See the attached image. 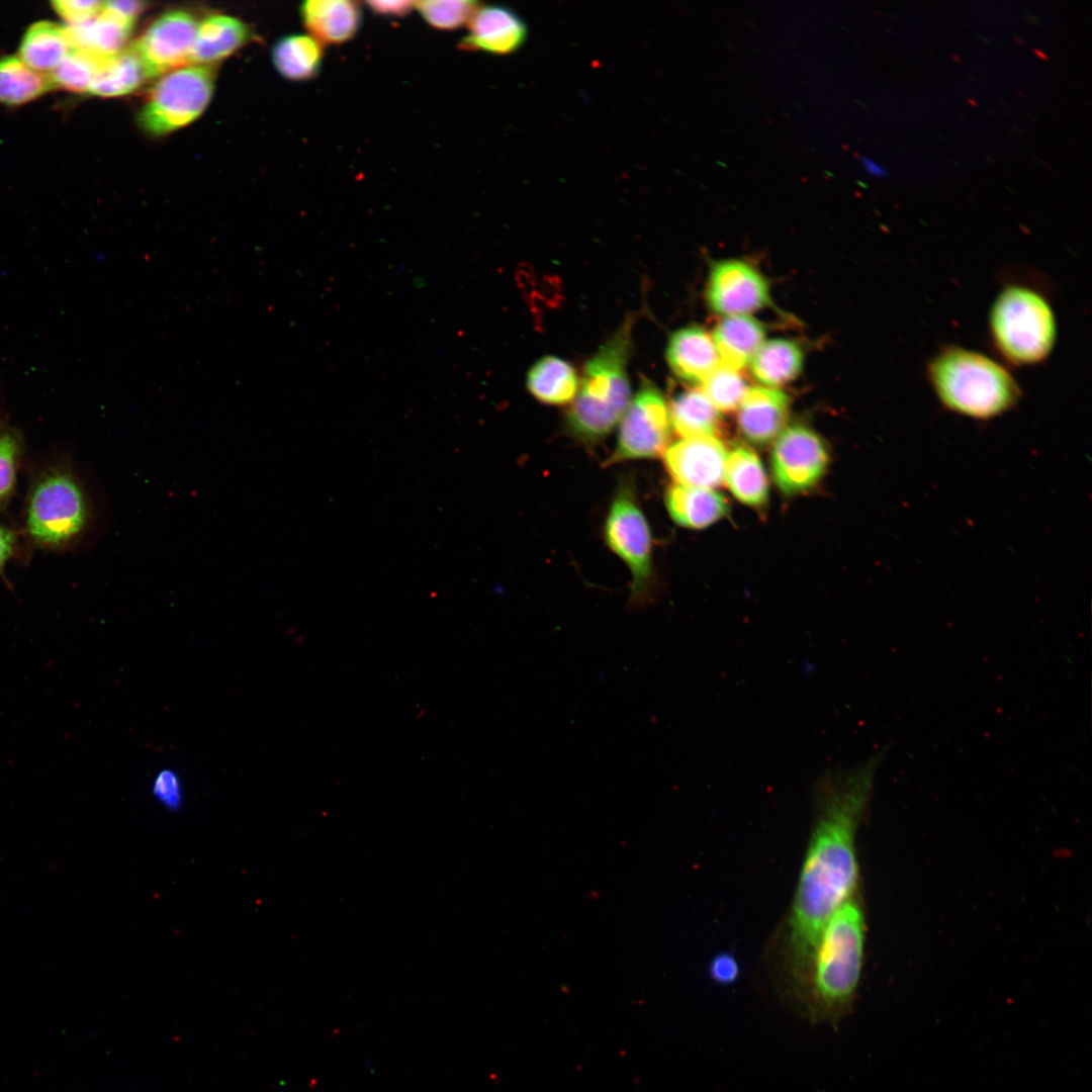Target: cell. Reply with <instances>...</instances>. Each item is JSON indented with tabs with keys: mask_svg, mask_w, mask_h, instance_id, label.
<instances>
[{
	"mask_svg": "<svg viewBox=\"0 0 1092 1092\" xmlns=\"http://www.w3.org/2000/svg\"><path fill=\"white\" fill-rule=\"evenodd\" d=\"M828 462L824 441L806 426H789L775 440L771 470L777 485L787 494L814 486L824 475Z\"/></svg>",
	"mask_w": 1092,
	"mask_h": 1092,
	"instance_id": "obj_10",
	"label": "cell"
},
{
	"mask_svg": "<svg viewBox=\"0 0 1092 1092\" xmlns=\"http://www.w3.org/2000/svg\"><path fill=\"white\" fill-rule=\"evenodd\" d=\"M754 379L776 388L796 378L803 366L800 347L787 339L764 341L750 361Z\"/></svg>",
	"mask_w": 1092,
	"mask_h": 1092,
	"instance_id": "obj_25",
	"label": "cell"
},
{
	"mask_svg": "<svg viewBox=\"0 0 1092 1092\" xmlns=\"http://www.w3.org/2000/svg\"><path fill=\"white\" fill-rule=\"evenodd\" d=\"M604 538L630 571L629 607H647L653 598L652 535L630 477L622 478L616 487L604 523Z\"/></svg>",
	"mask_w": 1092,
	"mask_h": 1092,
	"instance_id": "obj_7",
	"label": "cell"
},
{
	"mask_svg": "<svg viewBox=\"0 0 1092 1092\" xmlns=\"http://www.w3.org/2000/svg\"><path fill=\"white\" fill-rule=\"evenodd\" d=\"M103 59L72 49L49 75L57 88L76 93L89 92L91 83Z\"/></svg>",
	"mask_w": 1092,
	"mask_h": 1092,
	"instance_id": "obj_30",
	"label": "cell"
},
{
	"mask_svg": "<svg viewBox=\"0 0 1092 1092\" xmlns=\"http://www.w3.org/2000/svg\"><path fill=\"white\" fill-rule=\"evenodd\" d=\"M860 162H861L863 168L870 174H872V175H874L876 177H885V176H887L886 170L883 169L882 167H880L876 162L872 161L871 159H869L867 157H861Z\"/></svg>",
	"mask_w": 1092,
	"mask_h": 1092,
	"instance_id": "obj_40",
	"label": "cell"
},
{
	"mask_svg": "<svg viewBox=\"0 0 1092 1092\" xmlns=\"http://www.w3.org/2000/svg\"><path fill=\"white\" fill-rule=\"evenodd\" d=\"M706 295L710 307L724 316L748 315L769 302L763 276L739 260H725L713 266Z\"/></svg>",
	"mask_w": 1092,
	"mask_h": 1092,
	"instance_id": "obj_12",
	"label": "cell"
},
{
	"mask_svg": "<svg viewBox=\"0 0 1092 1092\" xmlns=\"http://www.w3.org/2000/svg\"><path fill=\"white\" fill-rule=\"evenodd\" d=\"M719 413L701 389L685 391L669 406L671 429L681 439L718 437Z\"/></svg>",
	"mask_w": 1092,
	"mask_h": 1092,
	"instance_id": "obj_26",
	"label": "cell"
},
{
	"mask_svg": "<svg viewBox=\"0 0 1092 1092\" xmlns=\"http://www.w3.org/2000/svg\"><path fill=\"white\" fill-rule=\"evenodd\" d=\"M323 58V44L310 34L283 36L272 49V61L276 71L291 81H305L315 77L321 70Z\"/></svg>",
	"mask_w": 1092,
	"mask_h": 1092,
	"instance_id": "obj_27",
	"label": "cell"
},
{
	"mask_svg": "<svg viewBox=\"0 0 1092 1092\" xmlns=\"http://www.w3.org/2000/svg\"><path fill=\"white\" fill-rule=\"evenodd\" d=\"M670 431L669 406L662 392L643 379L620 421L617 442L606 465L660 456L668 446Z\"/></svg>",
	"mask_w": 1092,
	"mask_h": 1092,
	"instance_id": "obj_9",
	"label": "cell"
},
{
	"mask_svg": "<svg viewBox=\"0 0 1092 1092\" xmlns=\"http://www.w3.org/2000/svg\"><path fill=\"white\" fill-rule=\"evenodd\" d=\"M304 26L323 43H342L357 33L362 10L350 0H307L299 8Z\"/></svg>",
	"mask_w": 1092,
	"mask_h": 1092,
	"instance_id": "obj_17",
	"label": "cell"
},
{
	"mask_svg": "<svg viewBox=\"0 0 1092 1092\" xmlns=\"http://www.w3.org/2000/svg\"><path fill=\"white\" fill-rule=\"evenodd\" d=\"M198 22L186 10H169L150 23L130 49L149 78L188 66Z\"/></svg>",
	"mask_w": 1092,
	"mask_h": 1092,
	"instance_id": "obj_11",
	"label": "cell"
},
{
	"mask_svg": "<svg viewBox=\"0 0 1092 1092\" xmlns=\"http://www.w3.org/2000/svg\"><path fill=\"white\" fill-rule=\"evenodd\" d=\"M52 6L68 25H76L99 14L103 1L57 0L52 2Z\"/></svg>",
	"mask_w": 1092,
	"mask_h": 1092,
	"instance_id": "obj_35",
	"label": "cell"
},
{
	"mask_svg": "<svg viewBox=\"0 0 1092 1092\" xmlns=\"http://www.w3.org/2000/svg\"><path fill=\"white\" fill-rule=\"evenodd\" d=\"M708 974L718 985H732L739 978L740 966L734 954L728 951L719 952L711 959Z\"/></svg>",
	"mask_w": 1092,
	"mask_h": 1092,
	"instance_id": "obj_36",
	"label": "cell"
},
{
	"mask_svg": "<svg viewBox=\"0 0 1092 1092\" xmlns=\"http://www.w3.org/2000/svg\"><path fill=\"white\" fill-rule=\"evenodd\" d=\"M988 334L1005 364L1024 367L1044 362L1058 337L1050 299L1031 283H1005L990 307Z\"/></svg>",
	"mask_w": 1092,
	"mask_h": 1092,
	"instance_id": "obj_6",
	"label": "cell"
},
{
	"mask_svg": "<svg viewBox=\"0 0 1092 1092\" xmlns=\"http://www.w3.org/2000/svg\"><path fill=\"white\" fill-rule=\"evenodd\" d=\"M742 504L760 508L768 498V481L758 455L748 446L734 445L726 457L724 481Z\"/></svg>",
	"mask_w": 1092,
	"mask_h": 1092,
	"instance_id": "obj_21",
	"label": "cell"
},
{
	"mask_svg": "<svg viewBox=\"0 0 1092 1092\" xmlns=\"http://www.w3.org/2000/svg\"><path fill=\"white\" fill-rule=\"evenodd\" d=\"M152 793L155 800L169 811H177L182 807V783L179 775L172 768L159 770L153 782Z\"/></svg>",
	"mask_w": 1092,
	"mask_h": 1092,
	"instance_id": "obj_34",
	"label": "cell"
},
{
	"mask_svg": "<svg viewBox=\"0 0 1092 1092\" xmlns=\"http://www.w3.org/2000/svg\"><path fill=\"white\" fill-rule=\"evenodd\" d=\"M149 78L143 64L130 49L104 58L94 76L89 92L100 97H118L136 90Z\"/></svg>",
	"mask_w": 1092,
	"mask_h": 1092,
	"instance_id": "obj_28",
	"label": "cell"
},
{
	"mask_svg": "<svg viewBox=\"0 0 1092 1092\" xmlns=\"http://www.w3.org/2000/svg\"><path fill=\"white\" fill-rule=\"evenodd\" d=\"M790 400L782 390L756 386L748 388L737 407V425L742 436L755 445H766L785 429Z\"/></svg>",
	"mask_w": 1092,
	"mask_h": 1092,
	"instance_id": "obj_15",
	"label": "cell"
},
{
	"mask_svg": "<svg viewBox=\"0 0 1092 1092\" xmlns=\"http://www.w3.org/2000/svg\"><path fill=\"white\" fill-rule=\"evenodd\" d=\"M415 8L431 26L451 30L468 23L479 4L470 0H429L415 2Z\"/></svg>",
	"mask_w": 1092,
	"mask_h": 1092,
	"instance_id": "obj_33",
	"label": "cell"
},
{
	"mask_svg": "<svg viewBox=\"0 0 1092 1092\" xmlns=\"http://www.w3.org/2000/svg\"><path fill=\"white\" fill-rule=\"evenodd\" d=\"M56 88L50 75L25 65L18 56L0 59V103L21 105Z\"/></svg>",
	"mask_w": 1092,
	"mask_h": 1092,
	"instance_id": "obj_29",
	"label": "cell"
},
{
	"mask_svg": "<svg viewBox=\"0 0 1092 1092\" xmlns=\"http://www.w3.org/2000/svg\"><path fill=\"white\" fill-rule=\"evenodd\" d=\"M764 337L763 326L749 315L724 316L712 335L720 364L737 371L750 363Z\"/></svg>",
	"mask_w": 1092,
	"mask_h": 1092,
	"instance_id": "obj_20",
	"label": "cell"
},
{
	"mask_svg": "<svg viewBox=\"0 0 1092 1092\" xmlns=\"http://www.w3.org/2000/svg\"><path fill=\"white\" fill-rule=\"evenodd\" d=\"M925 377L946 412L980 422L1009 413L1022 396L1004 363L956 345L944 346L930 357Z\"/></svg>",
	"mask_w": 1092,
	"mask_h": 1092,
	"instance_id": "obj_3",
	"label": "cell"
},
{
	"mask_svg": "<svg viewBox=\"0 0 1092 1092\" xmlns=\"http://www.w3.org/2000/svg\"><path fill=\"white\" fill-rule=\"evenodd\" d=\"M21 533L0 524V576L5 579L7 565L16 559L21 550Z\"/></svg>",
	"mask_w": 1092,
	"mask_h": 1092,
	"instance_id": "obj_37",
	"label": "cell"
},
{
	"mask_svg": "<svg viewBox=\"0 0 1092 1092\" xmlns=\"http://www.w3.org/2000/svg\"><path fill=\"white\" fill-rule=\"evenodd\" d=\"M369 7L378 14L385 16H403L415 6L411 1H369Z\"/></svg>",
	"mask_w": 1092,
	"mask_h": 1092,
	"instance_id": "obj_39",
	"label": "cell"
},
{
	"mask_svg": "<svg viewBox=\"0 0 1092 1092\" xmlns=\"http://www.w3.org/2000/svg\"><path fill=\"white\" fill-rule=\"evenodd\" d=\"M864 933V915L855 895L831 915L821 931L804 991L794 1006L803 1018L837 1028L851 1011Z\"/></svg>",
	"mask_w": 1092,
	"mask_h": 1092,
	"instance_id": "obj_2",
	"label": "cell"
},
{
	"mask_svg": "<svg viewBox=\"0 0 1092 1092\" xmlns=\"http://www.w3.org/2000/svg\"><path fill=\"white\" fill-rule=\"evenodd\" d=\"M529 392L540 402L564 405L572 402L579 379L574 367L556 356H545L529 369L526 379Z\"/></svg>",
	"mask_w": 1092,
	"mask_h": 1092,
	"instance_id": "obj_22",
	"label": "cell"
},
{
	"mask_svg": "<svg viewBox=\"0 0 1092 1092\" xmlns=\"http://www.w3.org/2000/svg\"><path fill=\"white\" fill-rule=\"evenodd\" d=\"M23 454V439L12 427H0V510L11 500L17 487Z\"/></svg>",
	"mask_w": 1092,
	"mask_h": 1092,
	"instance_id": "obj_32",
	"label": "cell"
},
{
	"mask_svg": "<svg viewBox=\"0 0 1092 1092\" xmlns=\"http://www.w3.org/2000/svg\"><path fill=\"white\" fill-rule=\"evenodd\" d=\"M727 452L718 437H703L677 440L662 455L675 483L714 489L724 481Z\"/></svg>",
	"mask_w": 1092,
	"mask_h": 1092,
	"instance_id": "obj_13",
	"label": "cell"
},
{
	"mask_svg": "<svg viewBox=\"0 0 1092 1092\" xmlns=\"http://www.w3.org/2000/svg\"><path fill=\"white\" fill-rule=\"evenodd\" d=\"M71 50L65 26L40 20L32 23L24 32L18 58L34 71L50 74Z\"/></svg>",
	"mask_w": 1092,
	"mask_h": 1092,
	"instance_id": "obj_24",
	"label": "cell"
},
{
	"mask_svg": "<svg viewBox=\"0 0 1092 1092\" xmlns=\"http://www.w3.org/2000/svg\"><path fill=\"white\" fill-rule=\"evenodd\" d=\"M251 38V31L241 19L212 14L198 23L190 64L208 66L220 61Z\"/></svg>",
	"mask_w": 1092,
	"mask_h": 1092,
	"instance_id": "obj_19",
	"label": "cell"
},
{
	"mask_svg": "<svg viewBox=\"0 0 1092 1092\" xmlns=\"http://www.w3.org/2000/svg\"><path fill=\"white\" fill-rule=\"evenodd\" d=\"M633 323L627 317L585 362L577 393L566 412V433L585 447L596 446L612 433L631 400L627 365Z\"/></svg>",
	"mask_w": 1092,
	"mask_h": 1092,
	"instance_id": "obj_4",
	"label": "cell"
},
{
	"mask_svg": "<svg viewBox=\"0 0 1092 1092\" xmlns=\"http://www.w3.org/2000/svg\"><path fill=\"white\" fill-rule=\"evenodd\" d=\"M524 20L511 8L503 5L479 7L468 22V32L460 48L494 55H509L520 49L527 38Z\"/></svg>",
	"mask_w": 1092,
	"mask_h": 1092,
	"instance_id": "obj_14",
	"label": "cell"
},
{
	"mask_svg": "<svg viewBox=\"0 0 1092 1092\" xmlns=\"http://www.w3.org/2000/svg\"><path fill=\"white\" fill-rule=\"evenodd\" d=\"M147 4L142 1H106L102 9L121 22L133 27Z\"/></svg>",
	"mask_w": 1092,
	"mask_h": 1092,
	"instance_id": "obj_38",
	"label": "cell"
},
{
	"mask_svg": "<svg viewBox=\"0 0 1092 1092\" xmlns=\"http://www.w3.org/2000/svg\"><path fill=\"white\" fill-rule=\"evenodd\" d=\"M65 29L72 49L107 58L125 49L132 26L102 9L95 17Z\"/></svg>",
	"mask_w": 1092,
	"mask_h": 1092,
	"instance_id": "obj_23",
	"label": "cell"
},
{
	"mask_svg": "<svg viewBox=\"0 0 1092 1092\" xmlns=\"http://www.w3.org/2000/svg\"><path fill=\"white\" fill-rule=\"evenodd\" d=\"M665 357L673 374L691 383H702L720 365L712 335L698 326L672 333Z\"/></svg>",
	"mask_w": 1092,
	"mask_h": 1092,
	"instance_id": "obj_16",
	"label": "cell"
},
{
	"mask_svg": "<svg viewBox=\"0 0 1092 1092\" xmlns=\"http://www.w3.org/2000/svg\"><path fill=\"white\" fill-rule=\"evenodd\" d=\"M92 519L89 495L68 464H49L35 473L22 510L21 535L27 542L47 551L70 549L86 535Z\"/></svg>",
	"mask_w": 1092,
	"mask_h": 1092,
	"instance_id": "obj_5",
	"label": "cell"
},
{
	"mask_svg": "<svg viewBox=\"0 0 1092 1092\" xmlns=\"http://www.w3.org/2000/svg\"><path fill=\"white\" fill-rule=\"evenodd\" d=\"M215 74L210 66H184L164 74L138 112V124L152 136L166 135L194 121L208 105Z\"/></svg>",
	"mask_w": 1092,
	"mask_h": 1092,
	"instance_id": "obj_8",
	"label": "cell"
},
{
	"mask_svg": "<svg viewBox=\"0 0 1092 1092\" xmlns=\"http://www.w3.org/2000/svg\"><path fill=\"white\" fill-rule=\"evenodd\" d=\"M664 505L677 525L689 529L706 528L728 514L724 495L711 488L670 484L664 493Z\"/></svg>",
	"mask_w": 1092,
	"mask_h": 1092,
	"instance_id": "obj_18",
	"label": "cell"
},
{
	"mask_svg": "<svg viewBox=\"0 0 1092 1092\" xmlns=\"http://www.w3.org/2000/svg\"><path fill=\"white\" fill-rule=\"evenodd\" d=\"M1034 53H1035L1036 55H1038V56H1039V58H1041V59H1044V60H1048L1046 56H1045L1044 54L1040 53L1039 51H1037V50H1034Z\"/></svg>",
	"mask_w": 1092,
	"mask_h": 1092,
	"instance_id": "obj_41",
	"label": "cell"
},
{
	"mask_svg": "<svg viewBox=\"0 0 1092 1092\" xmlns=\"http://www.w3.org/2000/svg\"><path fill=\"white\" fill-rule=\"evenodd\" d=\"M884 752L849 769L825 770L814 786L815 818L785 933L784 992L801 997L815 948L831 915L856 895L855 836Z\"/></svg>",
	"mask_w": 1092,
	"mask_h": 1092,
	"instance_id": "obj_1",
	"label": "cell"
},
{
	"mask_svg": "<svg viewBox=\"0 0 1092 1092\" xmlns=\"http://www.w3.org/2000/svg\"><path fill=\"white\" fill-rule=\"evenodd\" d=\"M701 384L704 394L723 413L736 410L748 389L739 371L721 364Z\"/></svg>",
	"mask_w": 1092,
	"mask_h": 1092,
	"instance_id": "obj_31",
	"label": "cell"
}]
</instances>
